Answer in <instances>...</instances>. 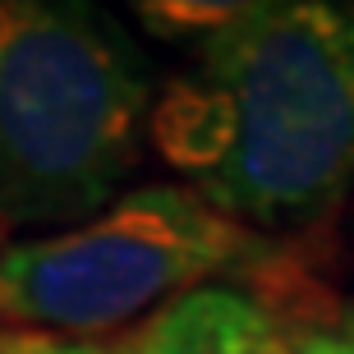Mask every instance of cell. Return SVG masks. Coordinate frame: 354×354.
<instances>
[{
  "instance_id": "1",
  "label": "cell",
  "mask_w": 354,
  "mask_h": 354,
  "mask_svg": "<svg viewBox=\"0 0 354 354\" xmlns=\"http://www.w3.org/2000/svg\"><path fill=\"white\" fill-rule=\"evenodd\" d=\"M147 143L253 235L331 216L354 189V5H235L152 106Z\"/></svg>"
},
{
  "instance_id": "2",
  "label": "cell",
  "mask_w": 354,
  "mask_h": 354,
  "mask_svg": "<svg viewBox=\"0 0 354 354\" xmlns=\"http://www.w3.org/2000/svg\"><path fill=\"white\" fill-rule=\"evenodd\" d=\"M152 60L83 0H0V225H83L138 171Z\"/></svg>"
},
{
  "instance_id": "3",
  "label": "cell",
  "mask_w": 354,
  "mask_h": 354,
  "mask_svg": "<svg viewBox=\"0 0 354 354\" xmlns=\"http://www.w3.org/2000/svg\"><path fill=\"white\" fill-rule=\"evenodd\" d=\"M258 253L194 184H138L83 225L0 244V327L111 341Z\"/></svg>"
},
{
  "instance_id": "4",
  "label": "cell",
  "mask_w": 354,
  "mask_h": 354,
  "mask_svg": "<svg viewBox=\"0 0 354 354\" xmlns=\"http://www.w3.org/2000/svg\"><path fill=\"white\" fill-rule=\"evenodd\" d=\"M272 308L244 281L203 286L120 336L115 354H272Z\"/></svg>"
},
{
  "instance_id": "5",
  "label": "cell",
  "mask_w": 354,
  "mask_h": 354,
  "mask_svg": "<svg viewBox=\"0 0 354 354\" xmlns=\"http://www.w3.org/2000/svg\"><path fill=\"white\" fill-rule=\"evenodd\" d=\"M239 281L272 308V354H354V304L327 295L295 263L263 249L239 272Z\"/></svg>"
},
{
  "instance_id": "6",
  "label": "cell",
  "mask_w": 354,
  "mask_h": 354,
  "mask_svg": "<svg viewBox=\"0 0 354 354\" xmlns=\"http://www.w3.org/2000/svg\"><path fill=\"white\" fill-rule=\"evenodd\" d=\"M120 336L111 341H74V336H37V331H10L5 354H115Z\"/></svg>"
},
{
  "instance_id": "7",
  "label": "cell",
  "mask_w": 354,
  "mask_h": 354,
  "mask_svg": "<svg viewBox=\"0 0 354 354\" xmlns=\"http://www.w3.org/2000/svg\"><path fill=\"white\" fill-rule=\"evenodd\" d=\"M5 345H10V327H0V354H5Z\"/></svg>"
}]
</instances>
